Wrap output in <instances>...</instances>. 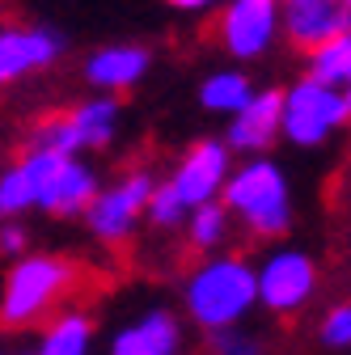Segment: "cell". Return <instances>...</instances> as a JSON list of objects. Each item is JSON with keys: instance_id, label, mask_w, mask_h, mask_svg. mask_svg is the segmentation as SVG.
I'll list each match as a JSON object with an SVG mask.
<instances>
[{"instance_id": "obj_6", "label": "cell", "mask_w": 351, "mask_h": 355, "mask_svg": "<svg viewBox=\"0 0 351 355\" xmlns=\"http://www.w3.org/2000/svg\"><path fill=\"white\" fill-rule=\"evenodd\" d=\"M119 123H123V106L114 94H94L60 114L38 119L30 131V144L38 148H55L68 157H85V153H106L119 136Z\"/></svg>"}, {"instance_id": "obj_5", "label": "cell", "mask_w": 351, "mask_h": 355, "mask_svg": "<svg viewBox=\"0 0 351 355\" xmlns=\"http://www.w3.org/2000/svg\"><path fill=\"white\" fill-rule=\"evenodd\" d=\"M347 123H351V102L343 98V89H334L309 72L284 89L280 140H288L292 148H322Z\"/></svg>"}, {"instance_id": "obj_7", "label": "cell", "mask_w": 351, "mask_h": 355, "mask_svg": "<svg viewBox=\"0 0 351 355\" xmlns=\"http://www.w3.org/2000/svg\"><path fill=\"white\" fill-rule=\"evenodd\" d=\"M153 187H157V169H148V165H131L114 182L98 187L89 207L80 211L89 237L102 245H127L144 225V207H148Z\"/></svg>"}, {"instance_id": "obj_10", "label": "cell", "mask_w": 351, "mask_h": 355, "mask_svg": "<svg viewBox=\"0 0 351 355\" xmlns=\"http://www.w3.org/2000/svg\"><path fill=\"white\" fill-rule=\"evenodd\" d=\"M64 55H68L64 30L47 21H5L0 26V89L55 68Z\"/></svg>"}, {"instance_id": "obj_25", "label": "cell", "mask_w": 351, "mask_h": 355, "mask_svg": "<svg viewBox=\"0 0 351 355\" xmlns=\"http://www.w3.org/2000/svg\"><path fill=\"white\" fill-rule=\"evenodd\" d=\"M161 5L173 13H187V17H203V13H216L225 0H161Z\"/></svg>"}, {"instance_id": "obj_12", "label": "cell", "mask_w": 351, "mask_h": 355, "mask_svg": "<svg viewBox=\"0 0 351 355\" xmlns=\"http://www.w3.org/2000/svg\"><path fill=\"white\" fill-rule=\"evenodd\" d=\"M275 5H280V38L300 55L351 30V0H275Z\"/></svg>"}, {"instance_id": "obj_2", "label": "cell", "mask_w": 351, "mask_h": 355, "mask_svg": "<svg viewBox=\"0 0 351 355\" xmlns=\"http://www.w3.org/2000/svg\"><path fill=\"white\" fill-rule=\"evenodd\" d=\"M221 203L233 211V220L258 241H280L292 229V182L280 161H271L267 153L246 157L241 165L233 161Z\"/></svg>"}, {"instance_id": "obj_13", "label": "cell", "mask_w": 351, "mask_h": 355, "mask_svg": "<svg viewBox=\"0 0 351 355\" xmlns=\"http://www.w3.org/2000/svg\"><path fill=\"white\" fill-rule=\"evenodd\" d=\"M153 68V51L144 42H106V47H94L80 64V76L94 94H127L136 89Z\"/></svg>"}, {"instance_id": "obj_3", "label": "cell", "mask_w": 351, "mask_h": 355, "mask_svg": "<svg viewBox=\"0 0 351 355\" xmlns=\"http://www.w3.org/2000/svg\"><path fill=\"white\" fill-rule=\"evenodd\" d=\"M80 279V266L60 254H34L26 250L22 258L9 262L5 284H0V326L5 330H34L60 304L72 296Z\"/></svg>"}, {"instance_id": "obj_22", "label": "cell", "mask_w": 351, "mask_h": 355, "mask_svg": "<svg viewBox=\"0 0 351 355\" xmlns=\"http://www.w3.org/2000/svg\"><path fill=\"white\" fill-rule=\"evenodd\" d=\"M318 343L326 351H351V300L330 304L318 322Z\"/></svg>"}, {"instance_id": "obj_19", "label": "cell", "mask_w": 351, "mask_h": 355, "mask_svg": "<svg viewBox=\"0 0 351 355\" xmlns=\"http://www.w3.org/2000/svg\"><path fill=\"white\" fill-rule=\"evenodd\" d=\"M305 64H309L305 68L309 76L343 89V98L351 102V30L334 34L330 42H322V47H314V51H305Z\"/></svg>"}, {"instance_id": "obj_8", "label": "cell", "mask_w": 351, "mask_h": 355, "mask_svg": "<svg viewBox=\"0 0 351 355\" xmlns=\"http://www.w3.org/2000/svg\"><path fill=\"white\" fill-rule=\"evenodd\" d=\"M254 284H258V309L275 318H296L305 304L318 296V258L296 245H271L254 262Z\"/></svg>"}, {"instance_id": "obj_1", "label": "cell", "mask_w": 351, "mask_h": 355, "mask_svg": "<svg viewBox=\"0 0 351 355\" xmlns=\"http://www.w3.org/2000/svg\"><path fill=\"white\" fill-rule=\"evenodd\" d=\"M254 309H258L254 262L241 254H229V250L203 254L182 279V313L203 334L241 326Z\"/></svg>"}, {"instance_id": "obj_9", "label": "cell", "mask_w": 351, "mask_h": 355, "mask_svg": "<svg viewBox=\"0 0 351 355\" xmlns=\"http://www.w3.org/2000/svg\"><path fill=\"white\" fill-rule=\"evenodd\" d=\"M212 38L229 60L241 64L271 55L280 42V5L275 0H225L216 9Z\"/></svg>"}, {"instance_id": "obj_23", "label": "cell", "mask_w": 351, "mask_h": 355, "mask_svg": "<svg viewBox=\"0 0 351 355\" xmlns=\"http://www.w3.org/2000/svg\"><path fill=\"white\" fill-rule=\"evenodd\" d=\"M207 355H267V347H262L258 334L241 326H229V330H212L207 334Z\"/></svg>"}, {"instance_id": "obj_18", "label": "cell", "mask_w": 351, "mask_h": 355, "mask_svg": "<svg viewBox=\"0 0 351 355\" xmlns=\"http://www.w3.org/2000/svg\"><path fill=\"white\" fill-rule=\"evenodd\" d=\"M254 89H258V85L250 80L246 68H216V72H207V76L199 80V106H203L207 114L229 119V114H237V110L250 102Z\"/></svg>"}, {"instance_id": "obj_14", "label": "cell", "mask_w": 351, "mask_h": 355, "mask_svg": "<svg viewBox=\"0 0 351 355\" xmlns=\"http://www.w3.org/2000/svg\"><path fill=\"white\" fill-rule=\"evenodd\" d=\"M280 106H284V89L267 85V89H254L250 102L229 114L225 127V144L233 148V157H258V153H271V144L280 140Z\"/></svg>"}, {"instance_id": "obj_16", "label": "cell", "mask_w": 351, "mask_h": 355, "mask_svg": "<svg viewBox=\"0 0 351 355\" xmlns=\"http://www.w3.org/2000/svg\"><path fill=\"white\" fill-rule=\"evenodd\" d=\"M94 338L98 326L85 309H64L42 322L38 343L30 347V355H94Z\"/></svg>"}, {"instance_id": "obj_21", "label": "cell", "mask_w": 351, "mask_h": 355, "mask_svg": "<svg viewBox=\"0 0 351 355\" xmlns=\"http://www.w3.org/2000/svg\"><path fill=\"white\" fill-rule=\"evenodd\" d=\"M34 211V191H30V178L22 169V161L0 169V220H22Z\"/></svg>"}, {"instance_id": "obj_17", "label": "cell", "mask_w": 351, "mask_h": 355, "mask_svg": "<svg viewBox=\"0 0 351 355\" xmlns=\"http://www.w3.org/2000/svg\"><path fill=\"white\" fill-rule=\"evenodd\" d=\"M182 237H187L191 254L203 258V254H216V250H229V241L237 237V220H233V211L221 199H207V203H199V207L187 211Z\"/></svg>"}, {"instance_id": "obj_24", "label": "cell", "mask_w": 351, "mask_h": 355, "mask_svg": "<svg viewBox=\"0 0 351 355\" xmlns=\"http://www.w3.org/2000/svg\"><path fill=\"white\" fill-rule=\"evenodd\" d=\"M30 250V229L22 220H0V258H22Z\"/></svg>"}, {"instance_id": "obj_15", "label": "cell", "mask_w": 351, "mask_h": 355, "mask_svg": "<svg viewBox=\"0 0 351 355\" xmlns=\"http://www.w3.org/2000/svg\"><path fill=\"white\" fill-rule=\"evenodd\" d=\"M106 355H182V322H178V313L153 304L144 313L127 318L110 334Z\"/></svg>"}, {"instance_id": "obj_11", "label": "cell", "mask_w": 351, "mask_h": 355, "mask_svg": "<svg viewBox=\"0 0 351 355\" xmlns=\"http://www.w3.org/2000/svg\"><path fill=\"white\" fill-rule=\"evenodd\" d=\"M229 169H233V148L216 136H203L178 157V165L169 173V187L182 195L187 207H199L207 199H221Z\"/></svg>"}, {"instance_id": "obj_20", "label": "cell", "mask_w": 351, "mask_h": 355, "mask_svg": "<svg viewBox=\"0 0 351 355\" xmlns=\"http://www.w3.org/2000/svg\"><path fill=\"white\" fill-rule=\"evenodd\" d=\"M187 203L182 195L169 187V178H157V187L148 195V207H144V225L157 229V233H182V220H187Z\"/></svg>"}, {"instance_id": "obj_4", "label": "cell", "mask_w": 351, "mask_h": 355, "mask_svg": "<svg viewBox=\"0 0 351 355\" xmlns=\"http://www.w3.org/2000/svg\"><path fill=\"white\" fill-rule=\"evenodd\" d=\"M26 178H30V191H34V211L42 216H55V220H72L89 207V199L98 195L102 178L89 161L55 153V148H38L26 144V153L17 157Z\"/></svg>"}]
</instances>
